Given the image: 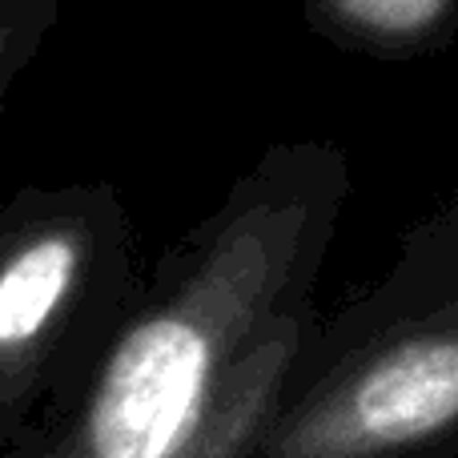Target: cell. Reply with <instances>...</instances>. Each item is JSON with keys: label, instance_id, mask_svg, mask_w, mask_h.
<instances>
[{"label": "cell", "instance_id": "4", "mask_svg": "<svg viewBox=\"0 0 458 458\" xmlns=\"http://www.w3.org/2000/svg\"><path fill=\"white\" fill-rule=\"evenodd\" d=\"M314 32L346 53L427 56L458 40V0H301Z\"/></svg>", "mask_w": 458, "mask_h": 458}, {"label": "cell", "instance_id": "1", "mask_svg": "<svg viewBox=\"0 0 458 458\" xmlns=\"http://www.w3.org/2000/svg\"><path fill=\"white\" fill-rule=\"evenodd\" d=\"M350 190L338 145L266 149L157 261L85 378L0 458H258Z\"/></svg>", "mask_w": 458, "mask_h": 458}, {"label": "cell", "instance_id": "3", "mask_svg": "<svg viewBox=\"0 0 458 458\" xmlns=\"http://www.w3.org/2000/svg\"><path fill=\"white\" fill-rule=\"evenodd\" d=\"M141 282L113 185H24L0 206V454L85 378Z\"/></svg>", "mask_w": 458, "mask_h": 458}, {"label": "cell", "instance_id": "2", "mask_svg": "<svg viewBox=\"0 0 458 458\" xmlns=\"http://www.w3.org/2000/svg\"><path fill=\"white\" fill-rule=\"evenodd\" d=\"M258 458H458V198L310 322Z\"/></svg>", "mask_w": 458, "mask_h": 458}, {"label": "cell", "instance_id": "5", "mask_svg": "<svg viewBox=\"0 0 458 458\" xmlns=\"http://www.w3.org/2000/svg\"><path fill=\"white\" fill-rule=\"evenodd\" d=\"M64 0H0V117L16 77L37 61L40 45L61 21Z\"/></svg>", "mask_w": 458, "mask_h": 458}]
</instances>
